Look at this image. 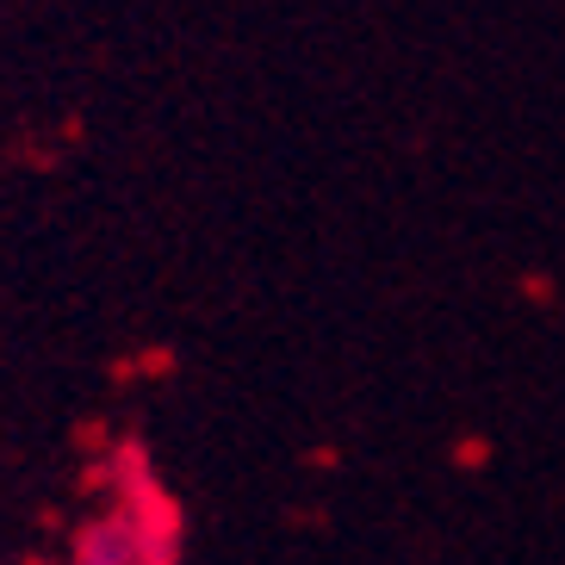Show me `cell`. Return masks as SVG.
Listing matches in <instances>:
<instances>
[{"instance_id": "cell-1", "label": "cell", "mask_w": 565, "mask_h": 565, "mask_svg": "<svg viewBox=\"0 0 565 565\" xmlns=\"http://www.w3.org/2000/svg\"><path fill=\"white\" fill-rule=\"evenodd\" d=\"M118 484H125V498H118L113 515L125 522V534H131L137 565H181L186 522H181V510L156 491V479H150V466H143V454H137V441L118 448Z\"/></svg>"}, {"instance_id": "cell-2", "label": "cell", "mask_w": 565, "mask_h": 565, "mask_svg": "<svg viewBox=\"0 0 565 565\" xmlns=\"http://www.w3.org/2000/svg\"><path fill=\"white\" fill-rule=\"evenodd\" d=\"M75 565H137L125 522H118V515H94V522L75 534Z\"/></svg>"}]
</instances>
